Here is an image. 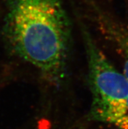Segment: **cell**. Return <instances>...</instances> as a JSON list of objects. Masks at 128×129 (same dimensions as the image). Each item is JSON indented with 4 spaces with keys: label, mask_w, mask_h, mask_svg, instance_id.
I'll list each match as a JSON object with an SVG mask.
<instances>
[{
    "label": "cell",
    "mask_w": 128,
    "mask_h": 129,
    "mask_svg": "<svg viewBox=\"0 0 128 129\" xmlns=\"http://www.w3.org/2000/svg\"><path fill=\"white\" fill-rule=\"evenodd\" d=\"M4 34L11 51L59 87L67 74L71 24L62 0H9Z\"/></svg>",
    "instance_id": "cell-1"
},
{
    "label": "cell",
    "mask_w": 128,
    "mask_h": 129,
    "mask_svg": "<svg viewBox=\"0 0 128 129\" xmlns=\"http://www.w3.org/2000/svg\"><path fill=\"white\" fill-rule=\"evenodd\" d=\"M88 70L93 115L128 95V79L111 63L85 27L82 28Z\"/></svg>",
    "instance_id": "cell-2"
},
{
    "label": "cell",
    "mask_w": 128,
    "mask_h": 129,
    "mask_svg": "<svg viewBox=\"0 0 128 129\" xmlns=\"http://www.w3.org/2000/svg\"><path fill=\"white\" fill-rule=\"evenodd\" d=\"M97 22L103 34L112 41L122 57L123 73L128 79V28L125 25L104 14L99 15Z\"/></svg>",
    "instance_id": "cell-3"
},
{
    "label": "cell",
    "mask_w": 128,
    "mask_h": 129,
    "mask_svg": "<svg viewBox=\"0 0 128 129\" xmlns=\"http://www.w3.org/2000/svg\"><path fill=\"white\" fill-rule=\"evenodd\" d=\"M90 117L118 129H128V95Z\"/></svg>",
    "instance_id": "cell-4"
}]
</instances>
